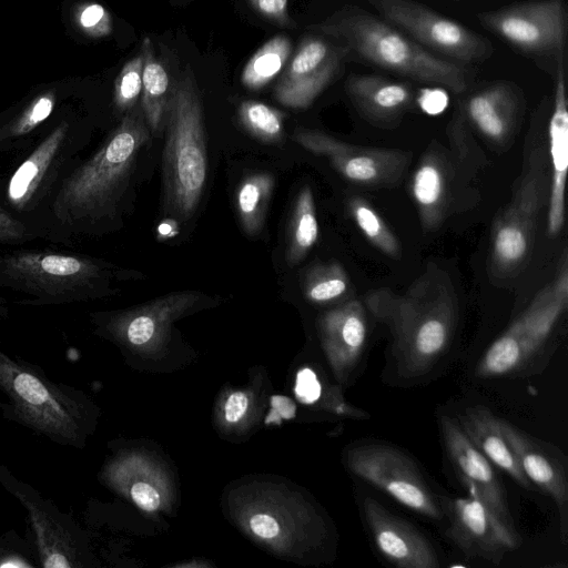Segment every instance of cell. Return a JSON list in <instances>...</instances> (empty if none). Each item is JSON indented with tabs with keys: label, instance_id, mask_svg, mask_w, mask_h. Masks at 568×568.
I'll return each mask as SVG.
<instances>
[{
	"label": "cell",
	"instance_id": "cell-24",
	"mask_svg": "<svg viewBox=\"0 0 568 568\" xmlns=\"http://www.w3.org/2000/svg\"><path fill=\"white\" fill-rule=\"evenodd\" d=\"M14 275L37 288L61 292L97 274L94 265L77 256L61 254H23L10 260Z\"/></svg>",
	"mask_w": 568,
	"mask_h": 568
},
{
	"label": "cell",
	"instance_id": "cell-3",
	"mask_svg": "<svg viewBox=\"0 0 568 568\" xmlns=\"http://www.w3.org/2000/svg\"><path fill=\"white\" fill-rule=\"evenodd\" d=\"M165 121L164 207L186 221L197 207L207 176L202 104L190 67L172 90Z\"/></svg>",
	"mask_w": 568,
	"mask_h": 568
},
{
	"label": "cell",
	"instance_id": "cell-7",
	"mask_svg": "<svg viewBox=\"0 0 568 568\" xmlns=\"http://www.w3.org/2000/svg\"><path fill=\"white\" fill-rule=\"evenodd\" d=\"M0 388L26 425L62 444L79 442L81 414L75 399L34 368L1 351Z\"/></svg>",
	"mask_w": 568,
	"mask_h": 568
},
{
	"label": "cell",
	"instance_id": "cell-4",
	"mask_svg": "<svg viewBox=\"0 0 568 568\" xmlns=\"http://www.w3.org/2000/svg\"><path fill=\"white\" fill-rule=\"evenodd\" d=\"M568 304V263L562 257L555 278L485 351L475 374L479 378L538 373L550 355V339Z\"/></svg>",
	"mask_w": 568,
	"mask_h": 568
},
{
	"label": "cell",
	"instance_id": "cell-33",
	"mask_svg": "<svg viewBox=\"0 0 568 568\" xmlns=\"http://www.w3.org/2000/svg\"><path fill=\"white\" fill-rule=\"evenodd\" d=\"M143 55L129 60L121 69L114 83V103L120 111L130 110L142 92Z\"/></svg>",
	"mask_w": 568,
	"mask_h": 568
},
{
	"label": "cell",
	"instance_id": "cell-34",
	"mask_svg": "<svg viewBox=\"0 0 568 568\" xmlns=\"http://www.w3.org/2000/svg\"><path fill=\"white\" fill-rule=\"evenodd\" d=\"M78 27L91 38H103L112 32V19L109 11L95 2H84L74 12Z\"/></svg>",
	"mask_w": 568,
	"mask_h": 568
},
{
	"label": "cell",
	"instance_id": "cell-10",
	"mask_svg": "<svg viewBox=\"0 0 568 568\" xmlns=\"http://www.w3.org/2000/svg\"><path fill=\"white\" fill-rule=\"evenodd\" d=\"M478 20L524 53L559 57L565 52L567 14L562 0L514 3L481 12Z\"/></svg>",
	"mask_w": 568,
	"mask_h": 568
},
{
	"label": "cell",
	"instance_id": "cell-41",
	"mask_svg": "<svg viewBox=\"0 0 568 568\" xmlns=\"http://www.w3.org/2000/svg\"><path fill=\"white\" fill-rule=\"evenodd\" d=\"M23 225L0 209V240H14L22 235Z\"/></svg>",
	"mask_w": 568,
	"mask_h": 568
},
{
	"label": "cell",
	"instance_id": "cell-16",
	"mask_svg": "<svg viewBox=\"0 0 568 568\" xmlns=\"http://www.w3.org/2000/svg\"><path fill=\"white\" fill-rule=\"evenodd\" d=\"M366 524L379 554L399 568H438V555L429 540L410 523L387 510L377 500L363 501Z\"/></svg>",
	"mask_w": 568,
	"mask_h": 568
},
{
	"label": "cell",
	"instance_id": "cell-20",
	"mask_svg": "<svg viewBox=\"0 0 568 568\" xmlns=\"http://www.w3.org/2000/svg\"><path fill=\"white\" fill-rule=\"evenodd\" d=\"M521 109V93L510 82H497L476 91L464 105L470 123L494 142H504L510 136Z\"/></svg>",
	"mask_w": 568,
	"mask_h": 568
},
{
	"label": "cell",
	"instance_id": "cell-19",
	"mask_svg": "<svg viewBox=\"0 0 568 568\" xmlns=\"http://www.w3.org/2000/svg\"><path fill=\"white\" fill-rule=\"evenodd\" d=\"M367 324L366 307L358 300H349L323 317L328 353L342 378H346L361 361L367 341Z\"/></svg>",
	"mask_w": 568,
	"mask_h": 568
},
{
	"label": "cell",
	"instance_id": "cell-2",
	"mask_svg": "<svg viewBox=\"0 0 568 568\" xmlns=\"http://www.w3.org/2000/svg\"><path fill=\"white\" fill-rule=\"evenodd\" d=\"M338 39L348 53L406 79L465 92L474 73L464 64L423 48L385 20L357 6H345L313 27Z\"/></svg>",
	"mask_w": 568,
	"mask_h": 568
},
{
	"label": "cell",
	"instance_id": "cell-39",
	"mask_svg": "<svg viewBox=\"0 0 568 568\" xmlns=\"http://www.w3.org/2000/svg\"><path fill=\"white\" fill-rule=\"evenodd\" d=\"M253 532L262 538H273L278 534V524L270 515L256 514L250 520Z\"/></svg>",
	"mask_w": 568,
	"mask_h": 568
},
{
	"label": "cell",
	"instance_id": "cell-1",
	"mask_svg": "<svg viewBox=\"0 0 568 568\" xmlns=\"http://www.w3.org/2000/svg\"><path fill=\"white\" fill-rule=\"evenodd\" d=\"M392 335V354L403 378L426 375L447 352L458 321V298L448 273L434 262L403 293L372 290L364 300Z\"/></svg>",
	"mask_w": 568,
	"mask_h": 568
},
{
	"label": "cell",
	"instance_id": "cell-21",
	"mask_svg": "<svg viewBox=\"0 0 568 568\" xmlns=\"http://www.w3.org/2000/svg\"><path fill=\"white\" fill-rule=\"evenodd\" d=\"M449 165L438 146L430 145L414 171L410 194L424 232L436 230L448 207Z\"/></svg>",
	"mask_w": 568,
	"mask_h": 568
},
{
	"label": "cell",
	"instance_id": "cell-6",
	"mask_svg": "<svg viewBox=\"0 0 568 568\" xmlns=\"http://www.w3.org/2000/svg\"><path fill=\"white\" fill-rule=\"evenodd\" d=\"M549 190L550 172L542 152L537 149L517 180L510 201L493 225L490 261L495 276H514L529 261Z\"/></svg>",
	"mask_w": 568,
	"mask_h": 568
},
{
	"label": "cell",
	"instance_id": "cell-35",
	"mask_svg": "<svg viewBox=\"0 0 568 568\" xmlns=\"http://www.w3.org/2000/svg\"><path fill=\"white\" fill-rule=\"evenodd\" d=\"M55 103L53 92H47L34 99L12 126V134H27L49 118Z\"/></svg>",
	"mask_w": 568,
	"mask_h": 568
},
{
	"label": "cell",
	"instance_id": "cell-29",
	"mask_svg": "<svg viewBox=\"0 0 568 568\" xmlns=\"http://www.w3.org/2000/svg\"><path fill=\"white\" fill-rule=\"evenodd\" d=\"M292 51L291 40L277 34L266 41L243 68L241 81L250 90H260L283 69Z\"/></svg>",
	"mask_w": 568,
	"mask_h": 568
},
{
	"label": "cell",
	"instance_id": "cell-27",
	"mask_svg": "<svg viewBox=\"0 0 568 568\" xmlns=\"http://www.w3.org/2000/svg\"><path fill=\"white\" fill-rule=\"evenodd\" d=\"M318 237V222L312 189L306 185L295 201L286 248V263L290 266L300 263Z\"/></svg>",
	"mask_w": 568,
	"mask_h": 568
},
{
	"label": "cell",
	"instance_id": "cell-36",
	"mask_svg": "<svg viewBox=\"0 0 568 568\" xmlns=\"http://www.w3.org/2000/svg\"><path fill=\"white\" fill-rule=\"evenodd\" d=\"M251 6L264 18L283 27H293L288 11V0H248Z\"/></svg>",
	"mask_w": 568,
	"mask_h": 568
},
{
	"label": "cell",
	"instance_id": "cell-22",
	"mask_svg": "<svg viewBox=\"0 0 568 568\" xmlns=\"http://www.w3.org/2000/svg\"><path fill=\"white\" fill-rule=\"evenodd\" d=\"M456 419L469 440L496 468L506 473L520 487L534 490V485L503 434L499 417L484 405H474Z\"/></svg>",
	"mask_w": 568,
	"mask_h": 568
},
{
	"label": "cell",
	"instance_id": "cell-32",
	"mask_svg": "<svg viewBox=\"0 0 568 568\" xmlns=\"http://www.w3.org/2000/svg\"><path fill=\"white\" fill-rule=\"evenodd\" d=\"M239 115L244 128L263 142H278L284 132V114L258 101H244Z\"/></svg>",
	"mask_w": 568,
	"mask_h": 568
},
{
	"label": "cell",
	"instance_id": "cell-9",
	"mask_svg": "<svg viewBox=\"0 0 568 568\" xmlns=\"http://www.w3.org/2000/svg\"><path fill=\"white\" fill-rule=\"evenodd\" d=\"M351 470L399 504L428 518L444 517L438 498L430 490L415 460L399 448L364 442L348 452Z\"/></svg>",
	"mask_w": 568,
	"mask_h": 568
},
{
	"label": "cell",
	"instance_id": "cell-37",
	"mask_svg": "<svg viewBox=\"0 0 568 568\" xmlns=\"http://www.w3.org/2000/svg\"><path fill=\"white\" fill-rule=\"evenodd\" d=\"M295 392L304 403H313L320 397L321 385L311 369L304 368L297 374Z\"/></svg>",
	"mask_w": 568,
	"mask_h": 568
},
{
	"label": "cell",
	"instance_id": "cell-43",
	"mask_svg": "<svg viewBox=\"0 0 568 568\" xmlns=\"http://www.w3.org/2000/svg\"><path fill=\"white\" fill-rule=\"evenodd\" d=\"M272 405L284 418H292L294 416L295 407L290 399L275 396L272 399Z\"/></svg>",
	"mask_w": 568,
	"mask_h": 568
},
{
	"label": "cell",
	"instance_id": "cell-28",
	"mask_svg": "<svg viewBox=\"0 0 568 568\" xmlns=\"http://www.w3.org/2000/svg\"><path fill=\"white\" fill-rule=\"evenodd\" d=\"M274 180L268 173L246 176L236 191V210L244 231L255 235L261 231L270 204Z\"/></svg>",
	"mask_w": 568,
	"mask_h": 568
},
{
	"label": "cell",
	"instance_id": "cell-23",
	"mask_svg": "<svg viewBox=\"0 0 568 568\" xmlns=\"http://www.w3.org/2000/svg\"><path fill=\"white\" fill-rule=\"evenodd\" d=\"M346 92L363 116L373 121L399 118L415 100L410 84L373 74H351Z\"/></svg>",
	"mask_w": 568,
	"mask_h": 568
},
{
	"label": "cell",
	"instance_id": "cell-40",
	"mask_svg": "<svg viewBox=\"0 0 568 568\" xmlns=\"http://www.w3.org/2000/svg\"><path fill=\"white\" fill-rule=\"evenodd\" d=\"M247 408V398L243 392L233 393L225 404V418L235 423L243 417Z\"/></svg>",
	"mask_w": 568,
	"mask_h": 568
},
{
	"label": "cell",
	"instance_id": "cell-5",
	"mask_svg": "<svg viewBox=\"0 0 568 568\" xmlns=\"http://www.w3.org/2000/svg\"><path fill=\"white\" fill-rule=\"evenodd\" d=\"M150 133L142 108L130 111L100 151L65 184L59 196L60 209L84 215L110 205L149 142Z\"/></svg>",
	"mask_w": 568,
	"mask_h": 568
},
{
	"label": "cell",
	"instance_id": "cell-12",
	"mask_svg": "<svg viewBox=\"0 0 568 568\" xmlns=\"http://www.w3.org/2000/svg\"><path fill=\"white\" fill-rule=\"evenodd\" d=\"M437 498L448 519L446 536L466 557L499 565L506 554L521 545L519 534L506 527L478 498Z\"/></svg>",
	"mask_w": 568,
	"mask_h": 568
},
{
	"label": "cell",
	"instance_id": "cell-14",
	"mask_svg": "<svg viewBox=\"0 0 568 568\" xmlns=\"http://www.w3.org/2000/svg\"><path fill=\"white\" fill-rule=\"evenodd\" d=\"M347 53L344 45L304 39L275 87L277 101L295 109L311 105L339 71Z\"/></svg>",
	"mask_w": 568,
	"mask_h": 568
},
{
	"label": "cell",
	"instance_id": "cell-17",
	"mask_svg": "<svg viewBox=\"0 0 568 568\" xmlns=\"http://www.w3.org/2000/svg\"><path fill=\"white\" fill-rule=\"evenodd\" d=\"M562 55L559 57L556 72L552 111L548 129L551 159L550 190L547 204V233L549 236L560 233L565 222V184L568 168V111Z\"/></svg>",
	"mask_w": 568,
	"mask_h": 568
},
{
	"label": "cell",
	"instance_id": "cell-30",
	"mask_svg": "<svg viewBox=\"0 0 568 568\" xmlns=\"http://www.w3.org/2000/svg\"><path fill=\"white\" fill-rule=\"evenodd\" d=\"M347 210L372 245L389 257H400L399 241L366 199L358 195L351 197L347 202Z\"/></svg>",
	"mask_w": 568,
	"mask_h": 568
},
{
	"label": "cell",
	"instance_id": "cell-13",
	"mask_svg": "<svg viewBox=\"0 0 568 568\" xmlns=\"http://www.w3.org/2000/svg\"><path fill=\"white\" fill-rule=\"evenodd\" d=\"M447 456L468 495L478 498L506 527L517 531L496 467L475 447L456 418L439 417Z\"/></svg>",
	"mask_w": 568,
	"mask_h": 568
},
{
	"label": "cell",
	"instance_id": "cell-15",
	"mask_svg": "<svg viewBox=\"0 0 568 568\" xmlns=\"http://www.w3.org/2000/svg\"><path fill=\"white\" fill-rule=\"evenodd\" d=\"M503 434L525 475L556 504L564 540L568 531V478L566 457L555 446L539 440L517 425L500 418Z\"/></svg>",
	"mask_w": 568,
	"mask_h": 568
},
{
	"label": "cell",
	"instance_id": "cell-26",
	"mask_svg": "<svg viewBox=\"0 0 568 568\" xmlns=\"http://www.w3.org/2000/svg\"><path fill=\"white\" fill-rule=\"evenodd\" d=\"M67 129L68 125L61 123L13 173L8 197L14 205L23 204L37 189L63 142Z\"/></svg>",
	"mask_w": 568,
	"mask_h": 568
},
{
	"label": "cell",
	"instance_id": "cell-42",
	"mask_svg": "<svg viewBox=\"0 0 568 568\" xmlns=\"http://www.w3.org/2000/svg\"><path fill=\"white\" fill-rule=\"evenodd\" d=\"M419 103L429 113H436L445 106L443 94H435V92H426L420 97Z\"/></svg>",
	"mask_w": 568,
	"mask_h": 568
},
{
	"label": "cell",
	"instance_id": "cell-31",
	"mask_svg": "<svg viewBox=\"0 0 568 568\" xmlns=\"http://www.w3.org/2000/svg\"><path fill=\"white\" fill-rule=\"evenodd\" d=\"M349 288V277L338 262L313 266L303 280L305 296L318 304L329 303L344 296Z\"/></svg>",
	"mask_w": 568,
	"mask_h": 568
},
{
	"label": "cell",
	"instance_id": "cell-45",
	"mask_svg": "<svg viewBox=\"0 0 568 568\" xmlns=\"http://www.w3.org/2000/svg\"><path fill=\"white\" fill-rule=\"evenodd\" d=\"M174 223H172L171 221H165L159 225V234L164 237L172 236V234H174Z\"/></svg>",
	"mask_w": 568,
	"mask_h": 568
},
{
	"label": "cell",
	"instance_id": "cell-25",
	"mask_svg": "<svg viewBox=\"0 0 568 568\" xmlns=\"http://www.w3.org/2000/svg\"><path fill=\"white\" fill-rule=\"evenodd\" d=\"M142 100L141 108L151 133L160 131L166 119L172 91L163 64L156 59L149 37L142 41Z\"/></svg>",
	"mask_w": 568,
	"mask_h": 568
},
{
	"label": "cell",
	"instance_id": "cell-38",
	"mask_svg": "<svg viewBox=\"0 0 568 568\" xmlns=\"http://www.w3.org/2000/svg\"><path fill=\"white\" fill-rule=\"evenodd\" d=\"M131 497L143 510L153 511L160 505V496L154 487L148 483L138 481L131 487Z\"/></svg>",
	"mask_w": 568,
	"mask_h": 568
},
{
	"label": "cell",
	"instance_id": "cell-11",
	"mask_svg": "<svg viewBox=\"0 0 568 568\" xmlns=\"http://www.w3.org/2000/svg\"><path fill=\"white\" fill-rule=\"evenodd\" d=\"M292 139L307 151L326 158L347 181L363 186L395 185L412 159L400 150L355 145L316 130L297 129Z\"/></svg>",
	"mask_w": 568,
	"mask_h": 568
},
{
	"label": "cell",
	"instance_id": "cell-18",
	"mask_svg": "<svg viewBox=\"0 0 568 568\" xmlns=\"http://www.w3.org/2000/svg\"><path fill=\"white\" fill-rule=\"evenodd\" d=\"M3 481L28 513L36 536L41 566L47 568L78 567L80 564L75 542L67 527L44 507L41 500L28 493L22 485L12 479H3Z\"/></svg>",
	"mask_w": 568,
	"mask_h": 568
},
{
	"label": "cell",
	"instance_id": "cell-44",
	"mask_svg": "<svg viewBox=\"0 0 568 568\" xmlns=\"http://www.w3.org/2000/svg\"><path fill=\"white\" fill-rule=\"evenodd\" d=\"M32 565L29 564L26 559H23L20 556L12 555L8 556L6 558L0 559V568H20V567H31Z\"/></svg>",
	"mask_w": 568,
	"mask_h": 568
},
{
	"label": "cell",
	"instance_id": "cell-8",
	"mask_svg": "<svg viewBox=\"0 0 568 568\" xmlns=\"http://www.w3.org/2000/svg\"><path fill=\"white\" fill-rule=\"evenodd\" d=\"M387 23L423 48L460 63H481L494 52L491 42L415 0H366Z\"/></svg>",
	"mask_w": 568,
	"mask_h": 568
}]
</instances>
